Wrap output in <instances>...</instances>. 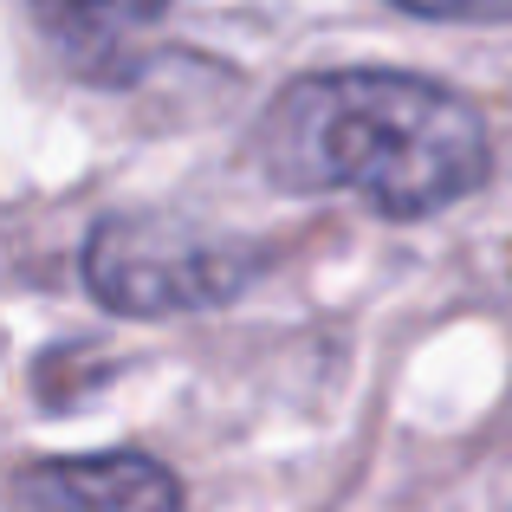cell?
Wrapping results in <instances>:
<instances>
[{"mask_svg":"<svg viewBox=\"0 0 512 512\" xmlns=\"http://www.w3.org/2000/svg\"><path fill=\"white\" fill-rule=\"evenodd\" d=\"M253 163L286 195H357L422 221L493 175V130L467 91L396 65L305 72L266 104Z\"/></svg>","mask_w":512,"mask_h":512,"instance_id":"obj_1","label":"cell"},{"mask_svg":"<svg viewBox=\"0 0 512 512\" xmlns=\"http://www.w3.org/2000/svg\"><path fill=\"white\" fill-rule=\"evenodd\" d=\"M260 247L182 214H104L85 234V292L117 318H188L240 299L260 279Z\"/></svg>","mask_w":512,"mask_h":512,"instance_id":"obj_2","label":"cell"},{"mask_svg":"<svg viewBox=\"0 0 512 512\" xmlns=\"http://www.w3.org/2000/svg\"><path fill=\"white\" fill-rule=\"evenodd\" d=\"M7 500L20 512H188V493L169 461L137 448L46 454L13 474Z\"/></svg>","mask_w":512,"mask_h":512,"instance_id":"obj_3","label":"cell"},{"mask_svg":"<svg viewBox=\"0 0 512 512\" xmlns=\"http://www.w3.org/2000/svg\"><path fill=\"white\" fill-rule=\"evenodd\" d=\"M175 0H33L46 39L72 72L124 85L143 72V39L169 20Z\"/></svg>","mask_w":512,"mask_h":512,"instance_id":"obj_4","label":"cell"},{"mask_svg":"<svg viewBox=\"0 0 512 512\" xmlns=\"http://www.w3.org/2000/svg\"><path fill=\"white\" fill-rule=\"evenodd\" d=\"M389 7L415 13V20H461V26H506L512 0H389Z\"/></svg>","mask_w":512,"mask_h":512,"instance_id":"obj_5","label":"cell"}]
</instances>
